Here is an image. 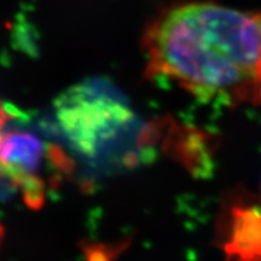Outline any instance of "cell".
I'll return each mask as SVG.
<instances>
[{"mask_svg": "<svg viewBox=\"0 0 261 261\" xmlns=\"http://www.w3.org/2000/svg\"><path fill=\"white\" fill-rule=\"evenodd\" d=\"M148 77L201 102L261 104V11L204 0L163 10L143 37Z\"/></svg>", "mask_w": 261, "mask_h": 261, "instance_id": "cell-1", "label": "cell"}, {"mask_svg": "<svg viewBox=\"0 0 261 261\" xmlns=\"http://www.w3.org/2000/svg\"><path fill=\"white\" fill-rule=\"evenodd\" d=\"M132 119L129 110L113 98L76 90L62 97L57 120L63 133L85 155H96Z\"/></svg>", "mask_w": 261, "mask_h": 261, "instance_id": "cell-2", "label": "cell"}, {"mask_svg": "<svg viewBox=\"0 0 261 261\" xmlns=\"http://www.w3.org/2000/svg\"><path fill=\"white\" fill-rule=\"evenodd\" d=\"M0 161L3 177L21 192L24 203L35 211L46 200L42 166L54 165L65 171L69 167L68 159L60 149L45 144L39 137L21 129L3 132Z\"/></svg>", "mask_w": 261, "mask_h": 261, "instance_id": "cell-3", "label": "cell"}, {"mask_svg": "<svg viewBox=\"0 0 261 261\" xmlns=\"http://www.w3.org/2000/svg\"><path fill=\"white\" fill-rule=\"evenodd\" d=\"M218 237L226 261H261V205L231 203Z\"/></svg>", "mask_w": 261, "mask_h": 261, "instance_id": "cell-4", "label": "cell"}]
</instances>
